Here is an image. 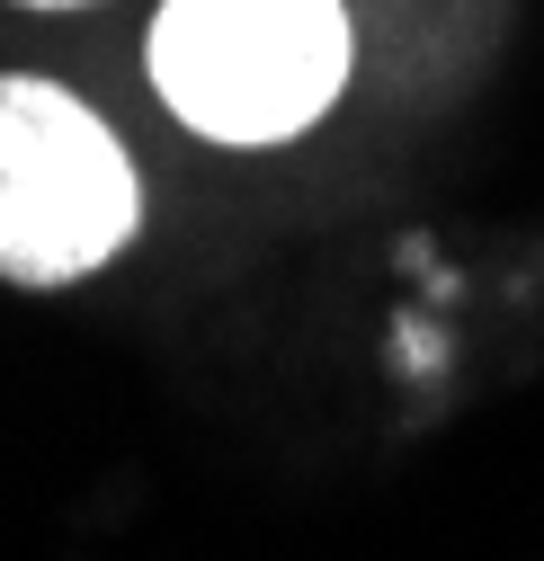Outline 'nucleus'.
I'll use <instances>...</instances> for the list:
<instances>
[{
	"label": "nucleus",
	"mask_w": 544,
	"mask_h": 561,
	"mask_svg": "<svg viewBox=\"0 0 544 561\" xmlns=\"http://www.w3.org/2000/svg\"><path fill=\"white\" fill-rule=\"evenodd\" d=\"M134 224H144V187L125 144L72 90L0 72V276L72 286L134 241Z\"/></svg>",
	"instance_id": "obj_2"
},
{
	"label": "nucleus",
	"mask_w": 544,
	"mask_h": 561,
	"mask_svg": "<svg viewBox=\"0 0 544 561\" xmlns=\"http://www.w3.org/2000/svg\"><path fill=\"white\" fill-rule=\"evenodd\" d=\"M358 62L349 0H161L144 72L161 107L206 144H286Z\"/></svg>",
	"instance_id": "obj_1"
},
{
	"label": "nucleus",
	"mask_w": 544,
	"mask_h": 561,
	"mask_svg": "<svg viewBox=\"0 0 544 561\" xmlns=\"http://www.w3.org/2000/svg\"><path fill=\"white\" fill-rule=\"evenodd\" d=\"M27 10H81V0H27Z\"/></svg>",
	"instance_id": "obj_3"
}]
</instances>
